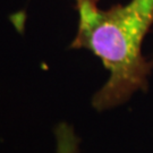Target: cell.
I'll return each mask as SVG.
<instances>
[{
	"label": "cell",
	"mask_w": 153,
	"mask_h": 153,
	"mask_svg": "<svg viewBox=\"0 0 153 153\" xmlns=\"http://www.w3.org/2000/svg\"><path fill=\"white\" fill-rule=\"evenodd\" d=\"M56 153H79V138L74 128L67 123H60L55 128Z\"/></svg>",
	"instance_id": "7a4b0ae2"
},
{
	"label": "cell",
	"mask_w": 153,
	"mask_h": 153,
	"mask_svg": "<svg viewBox=\"0 0 153 153\" xmlns=\"http://www.w3.org/2000/svg\"><path fill=\"white\" fill-rule=\"evenodd\" d=\"M78 25L71 49H86L109 71L92 105L104 111L126 103L137 91L145 92L153 60L143 55V42L153 26V0H129L102 9L99 0H76Z\"/></svg>",
	"instance_id": "6da1fadb"
}]
</instances>
